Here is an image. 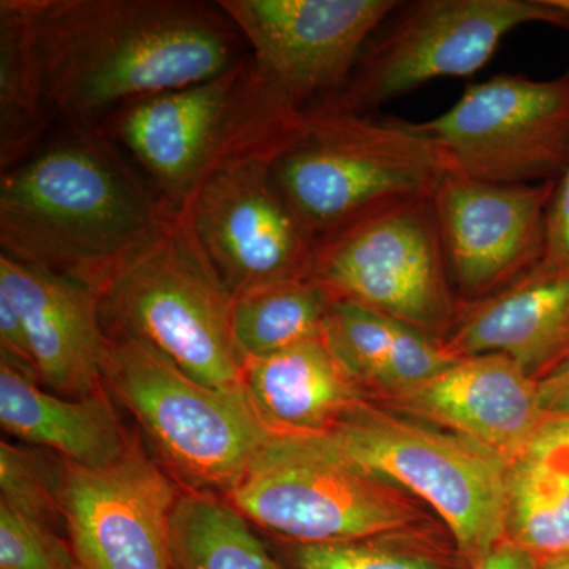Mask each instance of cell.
<instances>
[{"label":"cell","mask_w":569,"mask_h":569,"mask_svg":"<svg viewBox=\"0 0 569 569\" xmlns=\"http://www.w3.org/2000/svg\"><path fill=\"white\" fill-rule=\"evenodd\" d=\"M250 48L254 70L306 110L346 88L397 0H219Z\"/></svg>","instance_id":"obj_12"},{"label":"cell","mask_w":569,"mask_h":569,"mask_svg":"<svg viewBox=\"0 0 569 569\" xmlns=\"http://www.w3.org/2000/svg\"><path fill=\"white\" fill-rule=\"evenodd\" d=\"M103 383L190 489L227 493L274 436L244 389L204 387L119 329H108Z\"/></svg>","instance_id":"obj_7"},{"label":"cell","mask_w":569,"mask_h":569,"mask_svg":"<svg viewBox=\"0 0 569 569\" xmlns=\"http://www.w3.org/2000/svg\"><path fill=\"white\" fill-rule=\"evenodd\" d=\"M538 268L569 269V159L550 198L545 254Z\"/></svg>","instance_id":"obj_29"},{"label":"cell","mask_w":569,"mask_h":569,"mask_svg":"<svg viewBox=\"0 0 569 569\" xmlns=\"http://www.w3.org/2000/svg\"><path fill=\"white\" fill-rule=\"evenodd\" d=\"M505 539L539 563L569 553V473L535 456L509 466Z\"/></svg>","instance_id":"obj_25"},{"label":"cell","mask_w":569,"mask_h":569,"mask_svg":"<svg viewBox=\"0 0 569 569\" xmlns=\"http://www.w3.org/2000/svg\"><path fill=\"white\" fill-rule=\"evenodd\" d=\"M527 452L569 473V415L546 417Z\"/></svg>","instance_id":"obj_30"},{"label":"cell","mask_w":569,"mask_h":569,"mask_svg":"<svg viewBox=\"0 0 569 569\" xmlns=\"http://www.w3.org/2000/svg\"><path fill=\"white\" fill-rule=\"evenodd\" d=\"M51 122L31 0H2L0 170H10L39 151Z\"/></svg>","instance_id":"obj_22"},{"label":"cell","mask_w":569,"mask_h":569,"mask_svg":"<svg viewBox=\"0 0 569 569\" xmlns=\"http://www.w3.org/2000/svg\"><path fill=\"white\" fill-rule=\"evenodd\" d=\"M351 466L429 505L467 568L505 539L507 459L470 438L361 402L332 429L313 433Z\"/></svg>","instance_id":"obj_5"},{"label":"cell","mask_w":569,"mask_h":569,"mask_svg":"<svg viewBox=\"0 0 569 569\" xmlns=\"http://www.w3.org/2000/svg\"><path fill=\"white\" fill-rule=\"evenodd\" d=\"M0 569H82L54 527L0 505Z\"/></svg>","instance_id":"obj_28"},{"label":"cell","mask_w":569,"mask_h":569,"mask_svg":"<svg viewBox=\"0 0 569 569\" xmlns=\"http://www.w3.org/2000/svg\"><path fill=\"white\" fill-rule=\"evenodd\" d=\"M0 291L20 312L43 387L71 399L102 389L108 329L96 290L0 253Z\"/></svg>","instance_id":"obj_17"},{"label":"cell","mask_w":569,"mask_h":569,"mask_svg":"<svg viewBox=\"0 0 569 569\" xmlns=\"http://www.w3.org/2000/svg\"><path fill=\"white\" fill-rule=\"evenodd\" d=\"M449 353H498L535 380L569 356V269L533 268L497 295L460 307Z\"/></svg>","instance_id":"obj_18"},{"label":"cell","mask_w":569,"mask_h":569,"mask_svg":"<svg viewBox=\"0 0 569 569\" xmlns=\"http://www.w3.org/2000/svg\"><path fill=\"white\" fill-rule=\"evenodd\" d=\"M104 325L148 343L204 387L244 389L234 296L181 216L100 295Z\"/></svg>","instance_id":"obj_6"},{"label":"cell","mask_w":569,"mask_h":569,"mask_svg":"<svg viewBox=\"0 0 569 569\" xmlns=\"http://www.w3.org/2000/svg\"><path fill=\"white\" fill-rule=\"evenodd\" d=\"M556 182H486L451 170L441 176L430 204L449 276L470 302L505 290L542 260Z\"/></svg>","instance_id":"obj_15"},{"label":"cell","mask_w":569,"mask_h":569,"mask_svg":"<svg viewBox=\"0 0 569 569\" xmlns=\"http://www.w3.org/2000/svg\"><path fill=\"white\" fill-rule=\"evenodd\" d=\"M272 160L227 164L178 213L234 298L312 274L316 246L277 189Z\"/></svg>","instance_id":"obj_13"},{"label":"cell","mask_w":569,"mask_h":569,"mask_svg":"<svg viewBox=\"0 0 569 569\" xmlns=\"http://www.w3.org/2000/svg\"><path fill=\"white\" fill-rule=\"evenodd\" d=\"M569 28L549 0H415L400 2L366 44L332 103L366 114L437 78L468 77L520 26Z\"/></svg>","instance_id":"obj_9"},{"label":"cell","mask_w":569,"mask_h":569,"mask_svg":"<svg viewBox=\"0 0 569 569\" xmlns=\"http://www.w3.org/2000/svg\"><path fill=\"white\" fill-rule=\"evenodd\" d=\"M62 508L82 569L171 568V518L182 490L132 440L118 462H63Z\"/></svg>","instance_id":"obj_14"},{"label":"cell","mask_w":569,"mask_h":569,"mask_svg":"<svg viewBox=\"0 0 569 569\" xmlns=\"http://www.w3.org/2000/svg\"><path fill=\"white\" fill-rule=\"evenodd\" d=\"M63 466H56L43 452L0 443V505L26 518L54 527L63 520Z\"/></svg>","instance_id":"obj_26"},{"label":"cell","mask_w":569,"mask_h":569,"mask_svg":"<svg viewBox=\"0 0 569 569\" xmlns=\"http://www.w3.org/2000/svg\"><path fill=\"white\" fill-rule=\"evenodd\" d=\"M402 537L295 545L290 556L296 569H452L440 553L426 546L400 541Z\"/></svg>","instance_id":"obj_27"},{"label":"cell","mask_w":569,"mask_h":569,"mask_svg":"<svg viewBox=\"0 0 569 569\" xmlns=\"http://www.w3.org/2000/svg\"><path fill=\"white\" fill-rule=\"evenodd\" d=\"M301 138L271 162L280 194L313 246L408 201L432 197L448 170L410 122L332 103L305 110Z\"/></svg>","instance_id":"obj_4"},{"label":"cell","mask_w":569,"mask_h":569,"mask_svg":"<svg viewBox=\"0 0 569 569\" xmlns=\"http://www.w3.org/2000/svg\"><path fill=\"white\" fill-rule=\"evenodd\" d=\"M323 337L359 388L385 397L417 387L458 359L440 340L348 299L332 301Z\"/></svg>","instance_id":"obj_21"},{"label":"cell","mask_w":569,"mask_h":569,"mask_svg":"<svg viewBox=\"0 0 569 569\" xmlns=\"http://www.w3.org/2000/svg\"><path fill=\"white\" fill-rule=\"evenodd\" d=\"M0 356V425L22 443L50 449L63 462L104 468L132 445L107 392L71 399Z\"/></svg>","instance_id":"obj_19"},{"label":"cell","mask_w":569,"mask_h":569,"mask_svg":"<svg viewBox=\"0 0 569 569\" xmlns=\"http://www.w3.org/2000/svg\"><path fill=\"white\" fill-rule=\"evenodd\" d=\"M410 127L456 173L496 183L553 181L569 159V71L549 81L497 74L467 86L443 114Z\"/></svg>","instance_id":"obj_11"},{"label":"cell","mask_w":569,"mask_h":569,"mask_svg":"<svg viewBox=\"0 0 569 569\" xmlns=\"http://www.w3.org/2000/svg\"><path fill=\"white\" fill-rule=\"evenodd\" d=\"M173 217L102 129H66L2 171V253L102 295Z\"/></svg>","instance_id":"obj_2"},{"label":"cell","mask_w":569,"mask_h":569,"mask_svg":"<svg viewBox=\"0 0 569 569\" xmlns=\"http://www.w3.org/2000/svg\"><path fill=\"white\" fill-rule=\"evenodd\" d=\"M173 569H282L228 500L211 490H182L170 531Z\"/></svg>","instance_id":"obj_23"},{"label":"cell","mask_w":569,"mask_h":569,"mask_svg":"<svg viewBox=\"0 0 569 569\" xmlns=\"http://www.w3.org/2000/svg\"><path fill=\"white\" fill-rule=\"evenodd\" d=\"M244 391L258 417L277 436L323 433L365 402L323 335L247 361Z\"/></svg>","instance_id":"obj_20"},{"label":"cell","mask_w":569,"mask_h":569,"mask_svg":"<svg viewBox=\"0 0 569 569\" xmlns=\"http://www.w3.org/2000/svg\"><path fill=\"white\" fill-rule=\"evenodd\" d=\"M399 410L492 449L509 463L546 419L538 383L508 356H460L417 387L387 396Z\"/></svg>","instance_id":"obj_16"},{"label":"cell","mask_w":569,"mask_h":569,"mask_svg":"<svg viewBox=\"0 0 569 569\" xmlns=\"http://www.w3.org/2000/svg\"><path fill=\"white\" fill-rule=\"evenodd\" d=\"M310 279L443 342L459 310L430 198L378 212L316 247Z\"/></svg>","instance_id":"obj_10"},{"label":"cell","mask_w":569,"mask_h":569,"mask_svg":"<svg viewBox=\"0 0 569 569\" xmlns=\"http://www.w3.org/2000/svg\"><path fill=\"white\" fill-rule=\"evenodd\" d=\"M31 3L48 107L66 129H102L130 104L212 80L247 58L217 2Z\"/></svg>","instance_id":"obj_1"},{"label":"cell","mask_w":569,"mask_h":569,"mask_svg":"<svg viewBox=\"0 0 569 569\" xmlns=\"http://www.w3.org/2000/svg\"><path fill=\"white\" fill-rule=\"evenodd\" d=\"M305 129V110L271 88L249 56L212 80L130 104L102 127L176 216L217 171L250 157L276 159Z\"/></svg>","instance_id":"obj_3"},{"label":"cell","mask_w":569,"mask_h":569,"mask_svg":"<svg viewBox=\"0 0 569 569\" xmlns=\"http://www.w3.org/2000/svg\"><path fill=\"white\" fill-rule=\"evenodd\" d=\"M224 496L249 522L295 545L408 535L422 520L411 496L316 436L274 433Z\"/></svg>","instance_id":"obj_8"},{"label":"cell","mask_w":569,"mask_h":569,"mask_svg":"<svg viewBox=\"0 0 569 569\" xmlns=\"http://www.w3.org/2000/svg\"><path fill=\"white\" fill-rule=\"evenodd\" d=\"M539 569H569V553L568 556L553 557V559L541 561Z\"/></svg>","instance_id":"obj_33"},{"label":"cell","mask_w":569,"mask_h":569,"mask_svg":"<svg viewBox=\"0 0 569 569\" xmlns=\"http://www.w3.org/2000/svg\"><path fill=\"white\" fill-rule=\"evenodd\" d=\"M468 569H539V561L526 549L519 548L509 539H503L485 559Z\"/></svg>","instance_id":"obj_32"},{"label":"cell","mask_w":569,"mask_h":569,"mask_svg":"<svg viewBox=\"0 0 569 569\" xmlns=\"http://www.w3.org/2000/svg\"><path fill=\"white\" fill-rule=\"evenodd\" d=\"M332 301L329 291L312 279L236 296L231 316L236 346L247 362L321 336Z\"/></svg>","instance_id":"obj_24"},{"label":"cell","mask_w":569,"mask_h":569,"mask_svg":"<svg viewBox=\"0 0 569 569\" xmlns=\"http://www.w3.org/2000/svg\"><path fill=\"white\" fill-rule=\"evenodd\" d=\"M538 395L546 417L569 415V356L538 378Z\"/></svg>","instance_id":"obj_31"}]
</instances>
